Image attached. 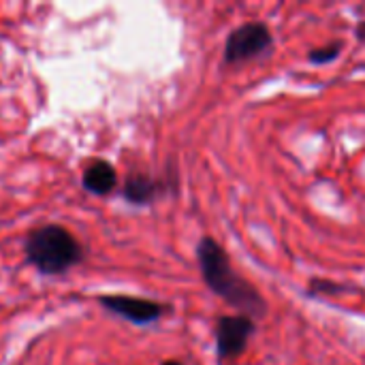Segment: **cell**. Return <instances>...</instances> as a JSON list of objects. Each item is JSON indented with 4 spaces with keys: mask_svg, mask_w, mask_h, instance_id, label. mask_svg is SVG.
<instances>
[{
    "mask_svg": "<svg viewBox=\"0 0 365 365\" xmlns=\"http://www.w3.org/2000/svg\"><path fill=\"white\" fill-rule=\"evenodd\" d=\"M257 325L246 314H225L216 321L214 338H216V353L222 361L237 359L248 349L250 338L255 336Z\"/></svg>",
    "mask_w": 365,
    "mask_h": 365,
    "instance_id": "cell-5",
    "label": "cell"
},
{
    "mask_svg": "<svg viewBox=\"0 0 365 365\" xmlns=\"http://www.w3.org/2000/svg\"><path fill=\"white\" fill-rule=\"evenodd\" d=\"M342 51V43L340 41H334V43H327V45H321V47H314L310 49L308 53V60L314 62V64H329L334 62Z\"/></svg>",
    "mask_w": 365,
    "mask_h": 365,
    "instance_id": "cell-9",
    "label": "cell"
},
{
    "mask_svg": "<svg viewBox=\"0 0 365 365\" xmlns=\"http://www.w3.org/2000/svg\"><path fill=\"white\" fill-rule=\"evenodd\" d=\"M195 255L203 282L214 295H218L222 302H227L240 314L250 317L252 321L263 319L267 314L265 297L257 291V287L250 280L237 274L227 250L214 237L199 240Z\"/></svg>",
    "mask_w": 365,
    "mask_h": 365,
    "instance_id": "cell-1",
    "label": "cell"
},
{
    "mask_svg": "<svg viewBox=\"0 0 365 365\" xmlns=\"http://www.w3.org/2000/svg\"><path fill=\"white\" fill-rule=\"evenodd\" d=\"M175 186H178L175 169H171L167 178H154L141 171H133L126 175L122 184V197L130 205H150L158 201L163 195H167L169 190H175Z\"/></svg>",
    "mask_w": 365,
    "mask_h": 365,
    "instance_id": "cell-6",
    "label": "cell"
},
{
    "mask_svg": "<svg viewBox=\"0 0 365 365\" xmlns=\"http://www.w3.org/2000/svg\"><path fill=\"white\" fill-rule=\"evenodd\" d=\"M349 293V287L346 284H338L334 280H325V278H314L310 284H308V295H314V297H338V295H344Z\"/></svg>",
    "mask_w": 365,
    "mask_h": 365,
    "instance_id": "cell-8",
    "label": "cell"
},
{
    "mask_svg": "<svg viewBox=\"0 0 365 365\" xmlns=\"http://www.w3.org/2000/svg\"><path fill=\"white\" fill-rule=\"evenodd\" d=\"M81 186L96 197H107L118 188V171L107 160H94L81 175Z\"/></svg>",
    "mask_w": 365,
    "mask_h": 365,
    "instance_id": "cell-7",
    "label": "cell"
},
{
    "mask_svg": "<svg viewBox=\"0 0 365 365\" xmlns=\"http://www.w3.org/2000/svg\"><path fill=\"white\" fill-rule=\"evenodd\" d=\"M160 365H184L182 361H175V359H169V361H163Z\"/></svg>",
    "mask_w": 365,
    "mask_h": 365,
    "instance_id": "cell-11",
    "label": "cell"
},
{
    "mask_svg": "<svg viewBox=\"0 0 365 365\" xmlns=\"http://www.w3.org/2000/svg\"><path fill=\"white\" fill-rule=\"evenodd\" d=\"M357 34H359L361 38H365V21H361V24H359V28H357Z\"/></svg>",
    "mask_w": 365,
    "mask_h": 365,
    "instance_id": "cell-10",
    "label": "cell"
},
{
    "mask_svg": "<svg viewBox=\"0 0 365 365\" xmlns=\"http://www.w3.org/2000/svg\"><path fill=\"white\" fill-rule=\"evenodd\" d=\"M96 302L109 314H115V317H120L133 325H141V327L158 323L163 317H167L171 312V306H167V304L145 299V297H133V295H101Z\"/></svg>",
    "mask_w": 365,
    "mask_h": 365,
    "instance_id": "cell-4",
    "label": "cell"
},
{
    "mask_svg": "<svg viewBox=\"0 0 365 365\" xmlns=\"http://www.w3.org/2000/svg\"><path fill=\"white\" fill-rule=\"evenodd\" d=\"M28 263L43 276H62L86 259L81 242L62 225L32 229L24 242Z\"/></svg>",
    "mask_w": 365,
    "mask_h": 365,
    "instance_id": "cell-2",
    "label": "cell"
},
{
    "mask_svg": "<svg viewBox=\"0 0 365 365\" xmlns=\"http://www.w3.org/2000/svg\"><path fill=\"white\" fill-rule=\"evenodd\" d=\"M274 45V34L265 21H246L229 32L225 41V64L235 66L263 56Z\"/></svg>",
    "mask_w": 365,
    "mask_h": 365,
    "instance_id": "cell-3",
    "label": "cell"
}]
</instances>
